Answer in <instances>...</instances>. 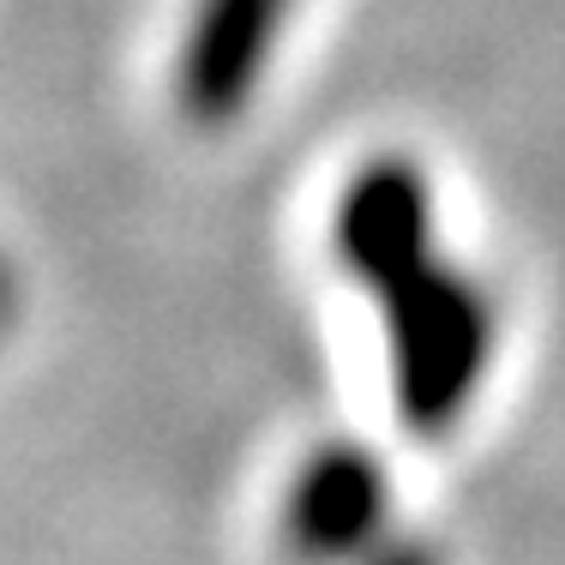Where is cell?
<instances>
[{
	"instance_id": "cell-2",
	"label": "cell",
	"mask_w": 565,
	"mask_h": 565,
	"mask_svg": "<svg viewBox=\"0 0 565 565\" xmlns=\"http://www.w3.org/2000/svg\"><path fill=\"white\" fill-rule=\"evenodd\" d=\"M289 0H199L174 66V90L193 127H223L247 109Z\"/></svg>"
},
{
	"instance_id": "cell-1",
	"label": "cell",
	"mask_w": 565,
	"mask_h": 565,
	"mask_svg": "<svg viewBox=\"0 0 565 565\" xmlns=\"http://www.w3.org/2000/svg\"><path fill=\"white\" fill-rule=\"evenodd\" d=\"M385 338H392V397L422 439L451 434L463 403L476 397L493 349V307L457 265L415 259L409 271L380 282Z\"/></svg>"
},
{
	"instance_id": "cell-5",
	"label": "cell",
	"mask_w": 565,
	"mask_h": 565,
	"mask_svg": "<svg viewBox=\"0 0 565 565\" xmlns=\"http://www.w3.org/2000/svg\"><path fill=\"white\" fill-rule=\"evenodd\" d=\"M12 307H19V289H12V271L0 265V331L12 326Z\"/></svg>"
},
{
	"instance_id": "cell-4",
	"label": "cell",
	"mask_w": 565,
	"mask_h": 565,
	"mask_svg": "<svg viewBox=\"0 0 565 565\" xmlns=\"http://www.w3.org/2000/svg\"><path fill=\"white\" fill-rule=\"evenodd\" d=\"M289 542L307 554H355L373 530L385 523V476L380 457L361 446H326L307 457V469L295 476L289 505Z\"/></svg>"
},
{
	"instance_id": "cell-3",
	"label": "cell",
	"mask_w": 565,
	"mask_h": 565,
	"mask_svg": "<svg viewBox=\"0 0 565 565\" xmlns=\"http://www.w3.org/2000/svg\"><path fill=\"white\" fill-rule=\"evenodd\" d=\"M343 271H355L367 289L409 271L434 253V205H427V174L409 157H373L349 174L338 217H331Z\"/></svg>"
}]
</instances>
